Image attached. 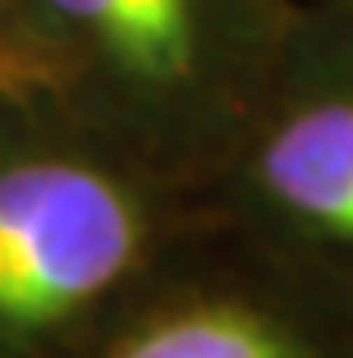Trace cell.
Returning <instances> with one entry per match:
<instances>
[{
	"label": "cell",
	"instance_id": "4",
	"mask_svg": "<svg viewBox=\"0 0 353 358\" xmlns=\"http://www.w3.org/2000/svg\"><path fill=\"white\" fill-rule=\"evenodd\" d=\"M147 275L83 358H353V303L239 230L207 271Z\"/></svg>",
	"mask_w": 353,
	"mask_h": 358
},
{
	"label": "cell",
	"instance_id": "3",
	"mask_svg": "<svg viewBox=\"0 0 353 358\" xmlns=\"http://www.w3.org/2000/svg\"><path fill=\"white\" fill-rule=\"evenodd\" d=\"M220 216L353 303V19L298 10L257 110L211 175Z\"/></svg>",
	"mask_w": 353,
	"mask_h": 358
},
{
	"label": "cell",
	"instance_id": "1",
	"mask_svg": "<svg viewBox=\"0 0 353 358\" xmlns=\"http://www.w3.org/2000/svg\"><path fill=\"white\" fill-rule=\"evenodd\" d=\"M51 83L152 170L216 175L257 110L289 0H28Z\"/></svg>",
	"mask_w": 353,
	"mask_h": 358
},
{
	"label": "cell",
	"instance_id": "2",
	"mask_svg": "<svg viewBox=\"0 0 353 358\" xmlns=\"http://www.w3.org/2000/svg\"><path fill=\"white\" fill-rule=\"evenodd\" d=\"M152 179L138 157L83 138L0 161V340H69L156 271L166 202Z\"/></svg>",
	"mask_w": 353,
	"mask_h": 358
},
{
	"label": "cell",
	"instance_id": "5",
	"mask_svg": "<svg viewBox=\"0 0 353 358\" xmlns=\"http://www.w3.org/2000/svg\"><path fill=\"white\" fill-rule=\"evenodd\" d=\"M326 5H335V10H344V14L353 19V0H326Z\"/></svg>",
	"mask_w": 353,
	"mask_h": 358
}]
</instances>
